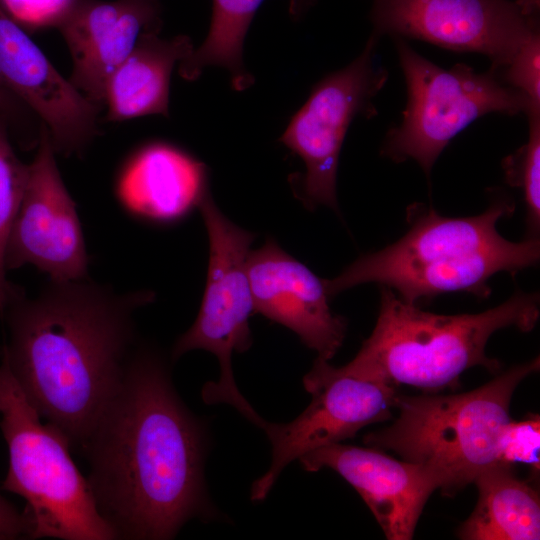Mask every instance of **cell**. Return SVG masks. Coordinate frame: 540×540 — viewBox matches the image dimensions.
Here are the masks:
<instances>
[{
  "label": "cell",
  "instance_id": "cell-1",
  "mask_svg": "<svg viewBox=\"0 0 540 540\" xmlns=\"http://www.w3.org/2000/svg\"><path fill=\"white\" fill-rule=\"evenodd\" d=\"M97 508L117 539L166 540L214 510L205 439L160 354L137 346L83 450Z\"/></svg>",
  "mask_w": 540,
  "mask_h": 540
},
{
  "label": "cell",
  "instance_id": "cell-2",
  "mask_svg": "<svg viewBox=\"0 0 540 540\" xmlns=\"http://www.w3.org/2000/svg\"><path fill=\"white\" fill-rule=\"evenodd\" d=\"M149 290L116 293L88 278L50 280L31 298L12 284L1 353L40 417L83 450L137 346L134 313Z\"/></svg>",
  "mask_w": 540,
  "mask_h": 540
},
{
  "label": "cell",
  "instance_id": "cell-3",
  "mask_svg": "<svg viewBox=\"0 0 540 540\" xmlns=\"http://www.w3.org/2000/svg\"><path fill=\"white\" fill-rule=\"evenodd\" d=\"M514 202L495 197L482 214L450 218L433 208L409 209L411 227L394 244L365 254L334 279H324L330 297L354 286L376 282L394 289L411 304L451 292L490 295L488 280L498 272L515 275L539 261L538 238L512 242L497 231Z\"/></svg>",
  "mask_w": 540,
  "mask_h": 540
},
{
  "label": "cell",
  "instance_id": "cell-4",
  "mask_svg": "<svg viewBox=\"0 0 540 540\" xmlns=\"http://www.w3.org/2000/svg\"><path fill=\"white\" fill-rule=\"evenodd\" d=\"M539 314L536 293L518 291L499 306L477 314L438 315L385 287L371 335L341 368L352 375L428 392L453 387L474 366L498 372V360L485 353L491 335L507 327L531 331Z\"/></svg>",
  "mask_w": 540,
  "mask_h": 540
},
{
  "label": "cell",
  "instance_id": "cell-5",
  "mask_svg": "<svg viewBox=\"0 0 540 540\" xmlns=\"http://www.w3.org/2000/svg\"><path fill=\"white\" fill-rule=\"evenodd\" d=\"M538 369L536 358L469 392L398 395V417L392 425L367 434L364 443L421 466L443 495L453 496L473 483L482 469L499 462L513 393Z\"/></svg>",
  "mask_w": 540,
  "mask_h": 540
},
{
  "label": "cell",
  "instance_id": "cell-6",
  "mask_svg": "<svg viewBox=\"0 0 540 540\" xmlns=\"http://www.w3.org/2000/svg\"><path fill=\"white\" fill-rule=\"evenodd\" d=\"M0 428L9 451L1 489L25 499L30 539H117L72 460L68 439L30 404L2 353Z\"/></svg>",
  "mask_w": 540,
  "mask_h": 540
},
{
  "label": "cell",
  "instance_id": "cell-7",
  "mask_svg": "<svg viewBox=\"0 0 540 540\" xmlns=\"http://www.w3.org/2000/svg\"><path fill=\"white\" fill-rule=\"evenodd\" d=\"M407 104L399 126L391 128L381 153L395 162L414 159L427 176L440 153L459 132L491 112L508 115L540 110L504 83L492 68L477 73L466 64L444 69L395 38Z\"/></svg>",
  "mask_w": 540,
  "mask_h": 540
},
{
  "label": "cell",
  "instance_id": "cell-8",
  "mask_svg": "<svg viewBox=\"0 0 540 540\" xmlns=\"http://www.w3.org/2000/svg\"><path fill=\"white\" fill-rule=\"evenodd\" d=\"M209 240L206 285L198 315L172 349V359L193 350L214 354L220 377L206 383L202 398L207 404L231 405L261 428L265 420L240 393L232 370L234 352L252 344L249 318L255 313L247 270L254 234L230 221L208 194L199 206Z\"/></svg>",
  "mask_w": 540,
  "mask_h": 540
},
{
  "label": "cell",
  "instance_id": "cell-9",
  "mask_svg": "<svg viewBox=\"0 0 540 540\" xmlns=\"http://www.w3.org/2000/svg\"><path fill=\"white\" fill-rule=\"evenodd\" d=\"M303 385L312 395L306 409L290 422L265 421L261 428L270 441L272 457L267 471L251 486L253 501L266 498L293 460L389 420L398 396L395 386L386 381L349 374L320 358L304 376Z\"/></svg>",
  "mask_w": 540,
  "mask_h": 540
},
{
  "label": "cell",
  "instance_id": "cell-10",
  "mask_svg": "<svg viewBox=\"0 0 540 540\" xmlns=\"http://www.w3.org/2000/svg\"><path fill=\"white\" fill-rule=\"evenodd\" d=\"M376 35L348 66L323 78L289 122L280 141L304 162L301 195L308 206L337 210L336 178L340 150L352 120L373 116L371 101L388 73L374 61Z\"/></svg>",
  "mask_w": 540,
  "mask_h": 540
},
{
  "label": "cell",
  "instance_id": "cell-11",
  "mask_svg": "<svg viewBox=\"0 0 540 540\" xmlns=\"http://www.w3.org/2000/svg\"><path fill=\"white\" fill-rule=\"evenodd\" d=\"M373 33L484 54L495 71L539 30L538 17L509 0H373Z\"/></svg>",
  "mask_w": 540,
  "mask_h": 540
},
{
  "label": "cell",
  "instance_id": "cell-12",
  "mask_svg": "<svg viewBox=\"0 0 540 540\" xmlns=\"http://www.w3.org/2000/svg\"><path fill=\"white\" fill-rule=\"evenodd\" d=\"M45 128L40 135L5 253L6 270L26 264L50 280L87 278L88 257L76 204L69 194Z\"/></svg>",
  "mask_w": 540,
  "mask_h": 540
},
{
  "label": "cell",
  "instance_id": "cell-13",
  "mask_svg": "<svg viewBox=\"0 0 540 540\" xmlns=\"http://www.w3.org/2000/svg\"><path fill=\"white\" fill-rule=\"evenodd\" d=\"M0 83L43 120L55 151H78L94 136L98 106L55 69L1 6Z\"/></svg>",
  "mask_w": 540,
  "mask_h": 540
},
{
  "label": "cell",
  "instance_id": "cell-14",
  "mask_svg": "<svg viewBox=\"0 0 540 540\" xmlns=\"http://www.w3.org/2000/svg\"><path fill=\"white\" fill-rule=\"evenodd\" d=\"M247 270L254 312L289 328L329 361L343 343L346 322L331 311L324 279L273 239L250 250Z\"/></svg>",
  "mask_w": 540,
  "mask_h": 540
},
{
  "label": "cell",
  "instance_id": "cell-15",
  "mask_svg": "<svg viewBox=\"0 0 540 540\" xmlns=\"http://www.w3.org/2000/svg\"><path fill=\"white\" fill-rule=\"evenodd\" d=\"M305 471L329 468L362 497L389 540H410L430 495L437 490L419 465L399 461L375 447L343 443L310 451L298 459Z\"/></svg>",
  "mask_w": 540,
  "mask_h": 540
},
{
  "label": "cell",
  "instance_id": "cell-16",
  "mask_svg": "<svg viewBox=\"0 0 540 540\" xmlns=\"http://www.w3.org/2000/svg\"><path fill=\"white\" fill-rule=\"evenodd\" d=\"M153 0H78L57 26L69 48L70 82L92 103H105L108 82L140 37L158 31Z\"/></svg>",
  "mask_w": 540,
  "mask_h": 540
},
{
  "label": "cell",
  "instance_id": "cell-17",
  "mask_svg": "<svg viewBox=\"0 0 540 540\" xmlns=\"http://www.w3.org/2000/svg\"><path fill=\"white\" fill-rule=\"evenodd\" d=\"M117 193L133 215L157 223L175 222L199 208L209 194L206 167L178 148L151 144L126 165Z\"/></svg>",
  "mask_w": 540,
  "mask_h": 540
},
{
  "label": "cell",
  "instance_id": "cell-18",
  "mask_svg": "<svg viewBox=\"0 0 540 540\" xmlns=\"http://www.w3.org/2000/svg\"><path fill=\"white\" fill-rule=\"evenodd\" d=\"M193 50L188 36L161 39L157 31L144 33L108 82L105 96L108 119L167 116L172 70L176 62L180 63Z\"/></svg>",
  "mask_w": 540,
  "mask_h": 540
},
{
  "label": "cell",
  "instance_id": "cell-19",
  "mask_svg": "<svg viewBox=\"0 0 540 540\" xmlns=\"http://www.w3.org/2000/svg\"><path fill=\"white\" fill-rule=\"evenodd\" d=\"M473 483L478 501L458 535L464 540H538L540 497L512 465L496 462L482 469Z\"/></svg>",
  "mask_w": 540,
  "mask_h": 540
},
{
  "label": "cell",
  "instance_id": "cell-20",
  "mask_svg": "<svg viewBox=\"0 0 540 540\" xmlns=\"http://www.w3.org/2000/svg\"><path fill=\"white\" fill-rule=\"evenodd\" d=\"M264 0H213V14L205 41L180 62L179 74L186 80L197 79L204 68H226L235 90L253 83L243 64V43L250 23Z\"/></svg>",
  "mask_w": 540,
  "mask_h": 540
},
{
  "label": "cell",
  "instance_id": "cell-21",
  "mask_svg": "<svg viewBox=\"0 0 540 540\" xmlns=\"http://www.w3.org/2000/svg\"><path fill=\"white\" fill-rule=\"evenodd\" d=\"M528 141L503 160L507 183L522 191L529 238H537L540 225V110L526 113Z\"/></svg>",
  "mask_w": 540,
  "mask_h": 540
},
{
  "label": "cell",
  "instance_id": "cell-22",
  "mask_svg": "<svg viewBox=\"0 0 540 540\" xmlns=\"http://www.w3.org/2000/svg\"><path fill=\"white\" fill-rule=\"evenodd\" d=\"M27 176L28 165L18 159L5 131L0 126V320L13 284L6 278V246Z\"/></svg>",
  "mask_w": 540,
  "mask_h": 540
},
{
  "label": "cell",
  "instance_id": "cell-23",
  "mask_svg": "<svg viewBox=\"0 0 540 540\" xmlns=\"http://www.w3.org/2000/svg\"><path fill=\"white\" fill-rule=\"evenodd\" d=\"M507 85L523 93L540 108V34L533 32L509 62L496 71Z\"/></svg>",
  "mask_w": 540,
  "mask_h": 540
},
{
  "label": "cell",
  "instance_id": "cell-24",
  "mask_svg": "<svg viewBox=\"0 0 540 540\" xmlns=\"http://www.w3.org/2000/svg\"><path fill=\"white\" fill-rule=\"evenodd\" d=\"M539 416L534 415L522 421L510 420L499 446L498 461L509 465L522 463L539 471Z\"/></svg>",
  "mask_w": 540,
  "mask_h": 540
},
{
  "label": "cell",
  "instance_id": "cell-25",
  "mask_svg": "<svg viewBox=\"0 0 540 540\" xmlns=\"http://www.w3.org/2000/svg\"><path fill=\"white\" fill-rule=\"evenodd\" d=\"M78 0H0L2 9L19 25L58 26Z\"/></svg>",
  "mask_w": 540,
  "mask_h": 540
},
{
  "label": "cell",
  "instance_id": "cell-26",
  "mask_svg": "<svg viewBox=\"0 0 540 540\" xmlns=\"http://www.w3.org/2000/svg\"><path fill=\"white\" fill-rule=\"evenodd\" d=\"M15 539H30L28 519L0 495V540Z\"/></svg>",
  "mask_w": 540,
  "mask_h": 540
},
{
  "label": "cell",
  "instance_id": "cell-27",
  "mask_svg": "<svg viewBox=\"0 0 540 540\" xmlns=\"http://www.w3.org/2000/svg\"><path fill=\"white\" fill-rule=\"evenodd\" d=\"M515 2L525 15L537 17L540 7V0H516Z\"/></svg>",
  "mask_w": 540,
  "mask_h": 540
},
{
  "label": "cell",
  "instance_id": "cell-28",
  "mask_svg": "<svg viewBox=\"0 0 540 540\" xmlns=\"http://www.w3.org/2000/svg\"><path fill=\"white\" fill-rule=\"evenodd\" d=\"M15 97L0 83V114H4L13 108Z\"/></svg>",
  "mask_w": 540,
  "mask_h": 540
},
{
  "label": "cell",
  "instance_id": "cell-29",
  "mask_svg": "<svg viewBox=\"0 0 540 540\" xmlns=\"http://www.w3.org/2000/svg\"><path fill=\"white\" fill-rule=\"evenodd\" d=\"M307 0H291V12L293 14L299 13Z\"/></svg>",
  "mask_w": 540,
  "mask_h": 540
}]
</instances>
